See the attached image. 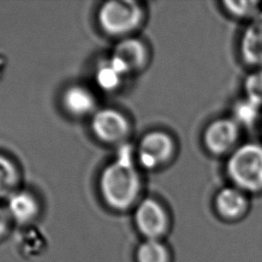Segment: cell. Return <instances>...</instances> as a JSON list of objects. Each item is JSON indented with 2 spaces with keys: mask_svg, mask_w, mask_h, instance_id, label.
Wrapping results in <instances>:
<instances>
[{
  "mask_svg": "<svg viewBox=\"0 0 262 262\" xmlns=\"http://www.w3.org/2000/svg\"><path fill=\"white\" fill-rule=\"evenodd\" d=\"M99 189L104 202L115 210H126L135 203L140 191V178L127 146L101 172Z\"/></svg>",
  "mask_w": 262,
  "mask_h": 262,
  "instance_id": "1",
  "label": "cell"
},
{
  "mask_svg": "<svg viewBox=\"0 0 262 262\" xmlns=\"http://www.w3.org/2000/svg\"><path fill=\"white\" fill-rule=\"evenodd\" d=\"M224 169L231 185L248 194L262 192V143L238 144L227 156Z\"/></svg>",
  "mask_w": 262,
  "mask_h": 262,
  "instance_id": "2",
  "label": "cell"
},
{
  "mask_svg": "<svg viewBox=\"0 0 262 262\" xmlns=\"http://www.w3.org/2000/svg\"><path fill=\"white\" fill-rule=\"evenodd\" d=\"M142 15L143 12L138 3L129 0H112L100 6L98 23L105 33L124 36L139 26Z\"/></svg>",
  "mask_w": 262,
  "mask_h": 262,
  "instance_id": "3",
  "label": "cell"
},
{
  "mask_svg": "<svg viewBox=\"0 0 262 262\" xmlns=\"http://www.w3.org/2000/svg\"><path fill=\"white\" fill-rule=\"evenodd\" d=\"M241 127L228 117H219L209 122L202 135L205 149L212 156H228L238 145Z\"/></svg>",
  "mask_w": 262,
  "mask_h": 262,
  "instance_id": "4",
  "label": "cell"
},
{
  "mask_svg": "<svg viewBox=\"0 0 262 262\" xmlns=\"http://www.w3.org/2000/svg\"><path fill=\"white\" fill-rule=\"evenodd\" d=\"M175 141L170 134L162 130L148 132L141 139L138 146V161L148 170L167 164L174 156Z\"/></svg>",
  "mask_w": 262,
  "mask_h": 262,
  "instance_id": "5",
  "label": "cell"
},
{
  "mask_svg": "<svg viewBox=\"0 0 262 262\" xmlns=\"http://www.w3.org/2000/svg\"><path fill=\"white\" fill-rule=\"evenodd\" d=\"M134 222L145 239H160L169 228V216L164 206L154 199L141 201L134 212Z\"/></svg>",
  "mask_w": 262,
  "mask_h": 262,
  "instance_id": "6",
  "label": "cell"
},
{
  "mask_svg": "<svg viewBox=\"0 0 262 262\" xmlns=\"http://www.w3.org/2000/svg\"><path fill=\"white\" fill-rule=\"evenodd\" d=\"M237 51L246 66L262 69V11L246 23L238 37Z\"/></svg>",
  "mask_w": 262,
  "mask_h": 262,
  "instance_id": "7",
  "label": "cell"
},
{
  "mask_svg": "<svg viewBox=\"0 0 262 262\" xmlns=\"http://www.w3.org/2000/svg\"><path fill=\"white\" fill-rule=\"evenodd\" d=\"M91 128L98 139L107 143L123 140L129 132V124L126 118L113 108L97 111L92 117Z\"/></svg>",
  "mask_w": 262,
  "mask_h": 262,
  "instance_id": "8",
  "label": "cell"
},
{
  "mask_svg": "<svg viewBox=\"0 0 262 262\" xmlns=\"http://www.w3.org/2000/svg\"><path fill=\"white\" fill-rule=\"evenodd\" d=\"M214 208L225 220H237L249 209V194L233 185L223 186L217 190L214 196Z\"/></svg>",
  "mask_w": 262,
  "mask_h": 262,
  "instance_id": "9",
  "label": "cell"
},
{
  "mask_svg": "<svg viewBox=\"0 0 262 262\" xmlns=\"http://www.w3.org/2000/svg\"><path fill=\"white\" fill-rule=\"evenodd\" d=\"M110 59L127 75L144 66L147 51L139 40L125 38L116 45Z\"/></svg>",
  "mask_w": 262,
  "mask_h": 262,
  "instance_id": "10",
  "label": "cell"
},
{
  "mask_svg": "<svg viewBox=\"0 0 262 262\" xmlns=\"http://www.w3.org/2000/svg\"><path fill=\"white\" fill-rule=\"evenodd\" d=\"M6 211L11 219L18 224H29L39 212L37 200L27 191H14L7 199Z\"/></svg>",
  "mask_w": 262,
  "mask_h": 262,
  "instance_id": "11",
  "label": "cell"
},
{
  "mask_svg": "<svg viewBox=\"0 0 262 262\" xmlns=\"http://www.w3.org/2000/svg\"><path fill=\"white\" fill-rule=\"evenodd\" d=\"M62 104L68 113L73 116H85L95 106L93 94L82 86H72L62 95Z\"/></svg>",
  "mask_w": 262,
  "mask_h": 262,
  "instance_id": "12",
  "label": "cell"
},
{
  "mask_svg": "<svg viewBox=\"0 0 262 262\" xmlns=\"http://www.w3.org/2000/svg\"><path fill=\"white\" fill-rule=\"evenodd\" d=\"M230 117L241 129H251L261 123L262 107L244 96L232 103Z\"/></svg>",
  "mask_w": 262,
  "mask_h": 262,
  "instance_id": "13",
  "label": "cell"
},
{
  "mask_svg": "<svg viewBox=\"0 0 262 262\" xmlns=\"http://www.w3.org/2000/svg\"><path fill=\"white\" fill-rule=\"evenodd\" d=\"M221 6L228 16L246 23L262 11V2L254 0H227L221 2Z\"/></svg>",
  "mask_w": 262,
  "mask_h": 262,
  "instance_id": "14",
  "label": "cell"
},
{
  "mask_svg": "<svg viewBox=\"0 0 262 262\" xmlns=\"http://www.w3.org/2000/svg\"><path fill=\"white\" fill-rule=\"evenodd\" d=\"M136 262H170L168 248L160 239H144L136 249Z\"/></svg>",
  "mask_w": 262,
  "mask_h": 262,
  "instance_id": "15",
  "label": "cell"
},
{
  "mask_svg": "<svg viewBox=\"0 0 262 262\" xmlns=\"http://www.w3.org/2000/svg\"><path fill=\"white\" fill-rule=\"evenodd\" d=\"M126 74L111 59L102 62L97 68L95 79L98 86L104 90H114L122 82Z\"/></svg>",
  "mask_w": 262,
  "mask_h": 262,
  "instance_id": "16",
  "label": "cell"
},
{
  "mask_svg": "<svg viewBox=\"0 0 262 262\" xmlns=\"http://www.w3.org/2000/svg\"><path fill=\"white\" fill-rule=\"evenodd\" d=\"M18 173L15 165L5 156L0 155V198L9 196L17 183Z\"/></svg>",
  "mask_w": 262,
  "mask_h": 262,
  "instance_id": "17",
  "label": "cell"
},
{
  "mask_svg": "<svg viewBox=\"0 0 262 262\" xmlns=\"http://www.w3.org/2000/svg\"><path fill=\"white\" fill-rule=\"evenodd\" d=\"M245 97L262 107V69L252 70L244 79Z\"/></svg>",
  "mask_w": 262,
  "mask_h": 262,
  "instance_id": "18",
  "label": "cell"
},
{
  "mask_svg": "<svg viewBox=\"0 0 262 262\" xmlns=\"http://www.w3.org/2000/svg\"><path fill=\"white\" fill-rule=\"evenodd\" d=\"M11 219L6 211V208L0 206V238H2L8 231Z\"/></svg>",
  "mask_w": 262,
  "mask_h": 262,
  "instance_id": "19",
  "label": "cell"
},
{
  "mask_svg": "<svg viewBox=\"0 0 262 262\" xmlns=\"http://www.w3.org/2000/svg\"><path fill=\"white\" fill-rule=\"evenodd\" d=\"M260 127H261V131H262V120H261V123H260Z\"/></svg>",
  "mask_w": 262,
  "mask_h": 262,
  "instance_id": "20",
  "label": "cell"
}]
</instances>
